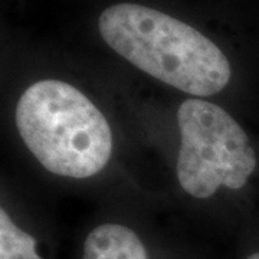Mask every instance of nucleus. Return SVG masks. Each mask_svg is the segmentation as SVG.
<instances>
[{
    "mask_svg": "<svg viewBox=\"0 0 259 259\" xmlns=\"http://www.w3.org/2000/svg\"><path fill=\"white\" fill-rule=\"evenodd\" d=\"M246 259H259V252H256V253H252V255L248 256Z\"/></svg>",
    "mask_w": 259,
    "mask_h": 259,
    "instance_id": "423d86ee",
    "label": "nucleus"
},
{
    "mask_svg": "<svg viewBox=\"0 0 259 259\" xmlns=\"http://www.w3.org/2000/svg\"><path fill=\"white\" fill-rule=\"evenodd\" d=\"M98 29L118 55L183 93L209 97L231 79L228 58L209 37L160 10L112 5L101 13Z\"/></svg>",
    "mask_w": 259,
    "mask_h": 259,
    "instance_id": "f257e3e1",
    "label": "nucleus"
},
{
    "mask_svg": "<svg viewBox=\"0 0 259 259\" xmlns=\"http://www.w3.org/2000/svg\"><path fill=\"white\" fill-rule=\"evenodd\" d=\"M16 127L29 151L58 176L85 179L110 161V124L90 98L71 83L44 79L22 94Z\"/></svg>",
    "mask_w": 259,
    "mask_h": 259,
    "instance_id": "f03ea898",
    "label": "nucleus"
},
{
    "mask_svg": "<svg viewBox=\"0 0 259 259\" xmlns=\"http://www.w3.org/2000/svg\"><path fill=\"white\" fill-rule=\"evenodd\" d=\"M0 259H42L36 253V241L19 229L5 209L0 210Z\"/></svg>",
    "mask_w": 259,
    "mask_h": 259,
    "instance_id": "39448f33",
    "label": "nucleus"
},
{
    "mask_svg": "<svg viewBox=\"0 0 259 259\" xmlns=\"http://www.w3.org/2000/svg\"><path fill=\"white\" fill-rule=\"evenodd\" d=\"M83 259H147L134 232L115 223L95 228L83 243Z\"/></svg>",
    "mask_w": 259,
    "mask_h": 259,
    "instance_id": "20e7f679",
    "label": "nucleus"
},
{
    "mask_svg": "<svg viewBox=\"0 0 259 259\" xmlns=\"http://www.w3.org/2000/svg\"><path fill=\"white\" fill-rule=\"evenodd\" d=\"M177 179L186 193L207 199L221 186L242 189L256 167L246 133L219 105L186 100L177 111Z\"/></svg>",
    "mask_w": 259,
    "mask_h": 259,
    "instance_id": "7ed1b4c3",
    "label": "nucleus"
}]
</instances>
